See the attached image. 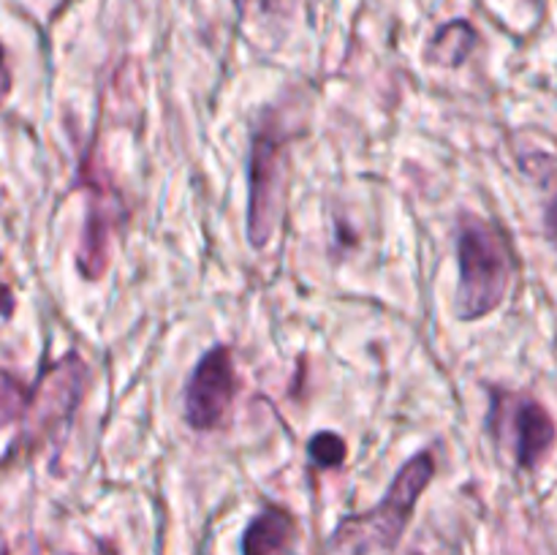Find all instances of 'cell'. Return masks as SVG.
<instances>
[{"label":"cell","mask_w":557,"mask_h":555,"mask_svg":"<svg viewBox=\"0 0 557 555\" xmlns=\"http://www.w3.org/2000/svg\"><path fill=\"white\" fill-rule=\"evenodd\" d=\"M297 520L283 506H264L243 533V555H294Z\"/></svg>","instance_id":"cell-7"},{"label":"cell","mask_w":557,"mask_h":555,"mask_svg":"<svg viewBox=\"0 0 557 555\" xmlns=\"http://www.w3.org/2000/svg\"><path fill=\"white\" fill-rule=\"evenodd\" d=\"M457 319L479 321L500 308L515 278V256L506 234L484 218L462 215L457 229Z\"/></svg>","instance_id":"cell-1"},{"label":"cell","mask_w":557,"mask_h":555,"mask_svg":"<svg viewBox=\"0 0 557 555\" xmlns=\"http://www.w3.org/2000/svg\"><path fill=\"white\" fill-rule=\"evenodd\" d=\"M109 264V223L101 210H90L79 243V272L87 281H98Z\"/></svg>","instance_id":"cell-8"},{"label":"cell","mask_w":557,"mask_h":555,"mask_svg":"<svg viewBox=\"0 0 557 555\" xmlns=\"http://www.w3.org/2000/svg\"><path fill=\"white\" fill-rule=\"evenodd\" d=\"M234 5H237L239 11H277L283 5V0H234Z\"/></svg>","instance_id":"cell-13"},{"label":"cell","mask_w":557,"mask_h":555,"mask_svg":"<svg viewBox=\"0 0 557 555\" xmlns=\"http://www.w3.org/2000/svg\"><path fill=\"white\" fill-rule=\"evenodd\" d=\"M87 365L76 354H69L65 359L54 362L44 373L36 390L30 392L27 400V414H30V428L36 433H52L60 424H65L79 406L82 395L87 386Z\"/></svg>","instance_id":"cell-6"},{"label":"cell","mask_w":557,"mask_h":555,"mask_svg":"<svg viewBox=\"0 0 557 555\" xmlns=\"http://www.w3.org/2000/svg\"><path fill=\"white\" fill-rule=\"evenodd\" d=\"M11 313H14V294H11V288L0 281V316L9 319Z\"/></svg>","instance_id":"cell-15"},{"label":"cell","mask_w":557,"mask_h":555,"mask_svg":"<svg viewBox=\"0 0 557 555\" xmlns=\"http://www.w3.org/2000/svg\"><path fill=\"white\" fill-rule=\"evenodd\" d=\"M544 229H547L549 243L555 245L557 250V196L547 205V212H544Z\"/></svg>","instance_id":"cell-12"},{"label":"cell","mask_w":557,"mask_h":555,"mask_svg":"<svg viewBox=\"0 0 557 555\" xmlns=\"http://www.w3.org/2000/svg\"><path fill=\"white\" fill-rule=\"evenodd\" d=\"M308 455L315 466L321 468H337L343 460H346V441L341 439L332 430H321L310 439Z\"/></svg>","instance_id":"cell-10"},{"label":"cell","mask_w":557,"mask_h":555,"mask_svg":"<svg viewBox=\"0 0 557 555\" xmlns=\"http://www.w3.org/2000/svg\"><path fill=\"white\" fill-rule=\"evenodd\" d=\"M476 47V30L468 22H449L433 36L428 60L435 65H462Z\"/></svg>","instance_id":"cell-9"},{"label":"cell","mask_w":557,"mask_h":555,"mask_svg":"<svg viewBox=\"0 0 557 555\" xmlns=\"http://www.w3.org/2000/svg\"><path fill=\"white\" fill-rule=\"evenodd\" d=\"M237 395V370L228 346H215L196 362L185 384V422L196 433L215 430Z\"/></svg>","instance_id":"cell-5"},{"label":"cell","mask_w":557,"mask_h":555,"mask_svg":"<svg viewBox=\"0 0 557 555\" xmlns=\"http://www.w3.org/2000/svg\"><path fill=\"white\" fill-rule=\"evenodd\" d=\"M9 92H11V71H9V63H5V49L3 44H0V103L5 101Z\"/></svg>","instance_id":"cell-14"},{"label":"cell","mask_w":557,"mask_h":555,"mask_svg":"<svg viewBox=\"0 0 557 555\" xmlns=\"http://www.w3.org/2000/svg\"><path fill=\"white\" fill-rule=\"evenodd\" d=\"M288 136L281 118L264 112L253 125L248 161V239L253 248H267L281 223L286 194Z\"/></svg>","instance_id":"cell-3"},{"label":"cell","mask_w":557,"mask_h":555,"mask_svg":"<svg viewBox=\"0 0 557 555\" xmlns=\"http://www.w3.org/2000/svg\"><path fill=\"white\" fill-rule=\"evenodd\" d=\"M27 400V392L25 386H22L20 379H14L11 373H5V370H0V406L5 408H20V403Z\"/></svg>","instance_id":"cell-11"},{"label":"cell","mask_w":557,"mask_h":555,"mask_svg":"<svg viewBox=\"0 0 557 555\" xmlns=\"http://www.w3.org/2000/svg\"><path fill=\"white\" fill-rule=\"evenodd\" d=\"M435 477V455L422 449L392 479L384 498L364 515L348 517L335 533V544H357L359 550H392L411 522L419 498Z\"/></svg>","instance_id":"cell-2"},{"label":"cell","mask_w":557,"mask_h":555,"mask_svg":"<svg viewBox=\"0 0 557 555\" xmlns=\"http://www.w3.org/2000/svg\"><path fill=\"white\" fill-rule=\"evenodd\" d=\"M0 555H9V542H5L3 531H0Z\"/></svg>","instance_id":"cell-16"},{"label":"cell","mask_w":557,"mask_h":555,"mask_svg":"<svg viewBox=\"0 0 557 555\" xmlns=\"http://www.w3.org/2000/svg\"><path fill=\"white\" fill-rule=\"evenodd\" d=\"M490 430L500 446L511 452L522 471H536L555 449L557 424L536 397L520 392H493Z\"/></svg>","instance_id":"cell-4"}]
</instances>
